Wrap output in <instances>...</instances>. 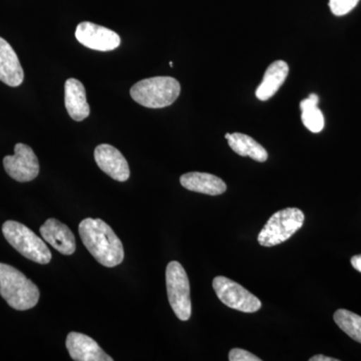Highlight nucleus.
Instances as JSON below:
<instances>
[{"instance_id":"1","label":"nucleus","mask_w":361,"mask_h":361,"mask_svg":"<svg viewBox=\"0 0 361 361\" xmlns=\"http://www.w3.org/2000/svg\"><path fill=\"white\" fill-rule=\"evenodd\" d=\"M78 232L85 248L99 264L111 268L123 262L122 242L104 221L87 218L78 225Z\"/></svg>"},{"instance_id":"2","label":"nucleus","mask_w":361,"mask_h":361,"mask_svg":"<svg viewBox=\"0 0 361 361\" xmlns=\"http://www.w3.org/2000/svg\"><path fill=\"white\" fill-rule=\"evenodd\" d=\"M0 295L13 310H32L39 300V289L13 266L0 263Z\"/></svg>"},{"instance_id":"3","label":"nucleus","mask_w":361,"mask_h":361,"mask_svg":"<svg viewBox=\"0 0 361 361\" xmlns=\"http://www.w3.org/2000/svg\"><path fill=\"white\" fill-rule=\"evenodd\" d=\"M180 82L174 78L155 77L140 80L130 90L135 103L149 109H161L174 104L180 96Z\"/></svg>"},{"instance_id":"4","label":"nucleus","mask_w":361,"mask_h":361,"mask_svg":"<svg viewBox=\"0 0 361 361\" xmlns=\"http://www.w3.org/2000/svg\"><path fill=\"white\" fill-rule=\"evenodd\" d=\"M2 233L6 241L25 258L39 264L51 262V253L49 247L25 225L16 221H6L2 225Z\"/></svg>"},{"instance_id":"5","label":"nucleus","mask_w":361,"mask_h":361,"mask_svg":"<svg viewBox=\"0 0 361 361\" xmlns=\"http://www.w3.org/2000/svg\"><path fill=\"white\" fill-rule=\"evenodd\" d=\"M305 216L300 209L286 208L273 214L258 235L261 246L273 247L283 243L303 226Z\"/></svg>"},{"instance_id":"6","label":"nucleus","mask_w":361,"mask_h":361,"mask_svg":"<svg viewBox=\"0 0 361 361\" xmlns=\"http://www.w3.org/2000/svg\"><path fill=\"white\" fill-rule=\"evenodd\" d=\"M166 284L171 307L180 320L187 322L192 314L190 282L186 271L177 261H172L167 266Z\"/></svg>"},{"instance_id":"7","label":"nucleus","mask_w":361,"mask_h":361,"mask_svg":"<svg viewBox=\"0 0 361 361\" xmlns=\"http://www.w3.org/2000/svg\"><path fill=\"white\" fill-rule=\"evenodd\" d=\"M213 288L221 302L232 310L253 313L260 310L262 306L257 297L229 278L215 277L213 280Z\"/></svg>"},{"instance_id":"8","label":"nucleus","mask_w":361,"mask_h":361,"mask_svg":"<svg viewBox=\"0 0 361 361\" xmlns=\"http://www.w3.org/2000/svg\"><path fill=\"white\" fill-rule=\"evenodd\" d=\"M4 170L9 177L18 182H30L39 174V159L27 145L18 144L14 147V155L4 159Z\"/></svg>"},{"instance_id":"9","label":"nucleus","mask_w":361,"mask_h":361,"mask_svg":"<svg viewBox=\"0 0 361 361\" xmlns=\"http://www.w3.org/2000/svg\"><path fill=\"white\" fill-rule=\"evenodd\" d=\"M75 37L85 47L99 51H114L121 44V37L118 33L89 21L77 26Z\"/></svg>"},{"instance_id":"10","label":"nucleus","mask_w":361,"mask_h":361,"mask_svg":"<svg viewBox=\"0 0 361 361\" xmlns=\"http://www.w3.org/2000/svg\"><path fill=\"white\" fill-rule=\"evenodd\" d=\"M94 160L99 168L118 182L129 180L130 172L129 164L123 154L115 147L108 144L99 145L94 149Z\"/></svg>"},{"instance_id":"11","label":"nucleus","mask_w":361,"mask_h":361,"mask_svg":"<svg viewBox=\"0 0 361 361\" xmlns=\"http://www.w3.org/2000/svg\"><path fill=\"white\" fill-rule=\"evenodd\" d=\"M66 346L71 357L75 361H113L92 337L78 332H71Z\"/></svg>"},{"instance_id":"12","label":"nucleus","mask_w":361,"mask_h":361,"mask_svg":"<svg viewBox=\"0 0 361 361\" xmlns=\"http://www.w3.org/2000/svg\"><path fill=\"white\" fill-rule=\"evenodd\" d=\"M39 232L44 241L59 253L63 255H71L75 253L77 247L75 235L63 223L51 218L45 221L44 224L40 227Z\"/></svg>"},{"instance_id":"13","label":"nucleus","mask_w":361,"mask_h":361,"mask_svg":"<svg viewBox=\"0 0 361 361\" xmlns=\"http://www.w3.org/2000/svg\"><path fill=\"white\" fill-rule=\"evenodd\" d=\"M25 80V73L18 54L6 39L0 37V80L9 87H18Z\"/></svg>"},{"instance_id":"14","label":"nucleus","mask_w":361,"mask_h":361,"mask_svg":"<svg viewBox=\"0 0 361 361\" xmlns=\"http://www.w3.org/2000/svg\"><path fill=\"white\" fill-rule=\"evenodd\" d=\"M66 111L73 120L82 122L90 116V106L82 82L75 78H68L65 85Z\"/></svg>"},{"instance_id":"15","label":"nucleus","mask_w":361,"mask_h":361,"mask_svg":"<svg viewBox=\"0 0 361 361\" xmlns=\"http://www.w3.org/2000/svg\"><path fill=\"white\" fill-rule=\"evenodd\" d=\"M180 185L189 191L218 196L227 190L224 180L208 173L191 172L180 176Z\"/></svg>"},{"instance_id":"16","label":"nucleus","mask_w":361,"mask_h":361,"mask_svg":"<svg viewBox=\"0 0 361 361\" xmlns=\"http://www.w3.org/2000/svg\"><path fill=\"white\" fill-rule=\"evenodd\" d=\"M289 73V66L283 61H276L268 66L262 82L256 90V97L265 102L271 99L284 84Z\"/></svg>"},{"instance_id":"17","label":"nucleus","mask_w":361,"mask_h":361,"mask_svg":"<svg viewBox=\"0 0 361 361\" xmlns=\"http://www.w3.org/2000/svg\"><path fill=\"white\" fill-rule=\"evenodd\" d=\"M227 140L230 148L238 155L249 157L260 163L267 161V151L253 137L241 134V133H233Z\"/></svg>"},{"instance_id":"18","label":"nucleus","mask_w":361,"mask_h":361,"mask_svg":"<svg viewBox=\"0 0 361 361\" xmlns=\"http://www.w3.org/2000/svg\"><path fill=\"white\" fill-rule=\"evenodd\" d=\"M318 103L319 97L315 94H311L307 99H303L300 103L303 125L315 134L322 132L324 128V116L322 111L318 109Z\"/></svg>"},{"instance_id":"19","label":"nucleus","mask_w":361,"mask_h":361,"mask_svg":"<svg viewBox=\"0 0 361 361\" xmlns=\"http://www.w3.org/2000/svg\"><path fill=\"white\" fill-rule=\"evenodd\" d=\"M334 322L342 331L361 343V316L346 310H338L334 313Z\"/></svg>"},{"instance_id":"20","label":"nucleus","mask_w":361,"mask_h":361,"mask_svg":"<svg viewBox=\"0 0 361 361\" xmlns=\"http://www.w3.org/2000/svg\"><path fill=\"white\" fill-rule=\"evenodd\" d=\"M360 0H329V7L331 13L336 16H345L350 13Z\"/></svg>"},{"instance_id":"21","label":"nucleus","mask_w":361,"mask_h":361,"mask_svg":"<svg viewBox=\"0 0 361 361\" xmlns=\"http://www.w3.org/2000/svg\"><path fill=\"white\" fill-rule=\"evenodd\" d=\"M230 361H261L257 356L244 349L234 348L229 353Z\"/></svg>"},{"instance_id":"22","label":"nucleus","mask_w":361,"mask_h":361,"mask_svg":"<svg viewBox=\"0 0 361 361\" xmlns=\"http://www.w3.org/2000/svg\"><path fill=\"white\" fill-rule=\"evenodd\" d=\"M351 265L353 266L355 270L361 273V254L360 255L353 256V257L351 258Z\"/></svg>"},{"instance_id":"23","label":"nucleus","mask_w":361,"mask_h":361,"mask_svg":"<svg viewBox=\"0 0 361 361\" xmlns=\"http://www.w3.org/2000/svg\"><path fill=\"white\" fill-rule=\"evenodd\" d=\"M310 361H338L336 358L329 357L324 355H315L311 357Z\"/></svg>"},{"instance_id":"24","label":"nucleus","mask_w":361,"mask_h":361,"mask_svg":"<svg viewBox=\"0 0 361 361\" xmlns=\"http://www.w3.org/2000/svg\"><path fill=\"white\" fill-rule=\"evenodd\" d=\"M230 135H231V134H226V135H225V137H226V139H228V137H230Z\"/></svg>"}]
</instances>
